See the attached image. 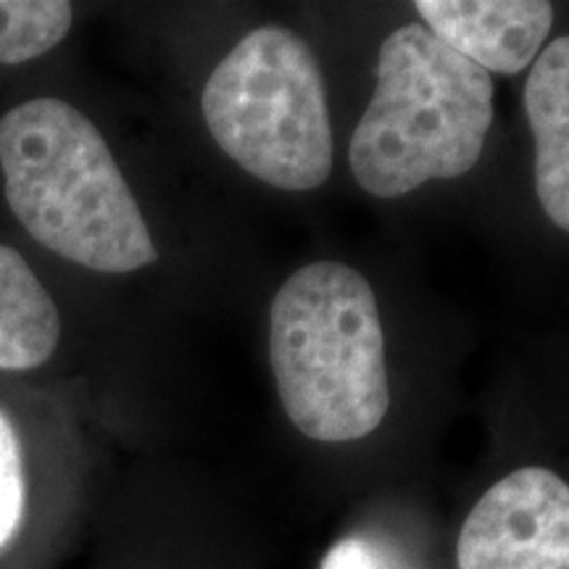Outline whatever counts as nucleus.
Returning <instances> with one entry per match:
<instances>
[{
  "label": "nucleus",
  "mask_w": 569,
  "mask_h": 569,
  "mask_svg": "<svg viewBox=\"0 0 569 569\" xmlns=\"http://www.w3.org/2000/svg\"><path fill=\"white\" fill-rule=\"evenodd\" d=\"M319 569H390L365 538H343L325 553Z\"/></svg>",
  "instance_id": "nucleus-11"
},
{
  "label": "nucleus",
  "mask_w": 569,
  "mask_h": 569,
  "mask_svg": "<svg viewBox=\"0 0 569 569\" xmlns=\"http://www.w3.org/2000/svg\"><path fill=\"white\" fill-rule=\"evenodd\" d=\"M71 3L0 0V67H17L48 53L71 30Z\"/></svg>",
  "instance_id": "nucleus-9"
},
{
  "label": "nucleus",
  "mask_w": 569,
  "mask_h": 569,
  "mask_svg": "<svg viewBox=\"0 0 569 569\" xmlns=\"http://www.w3.org/2000/svg\"><path fill=\"white\" fill-rule=\"evenodd\" d=\"M269 359L284 415L301 436L346 443L375 432L390 407L372 284L340 261H315L280 284Z\"/></svg>",
  "instance_id": "nucleus-2"
},
{
  "label": "nucleus",
  "mask_w": 569,
  "mask_h": 569,
  "mask_svg": "<svg viewBox=\"0 0 569 569\" xmlns=\"http://www.w3.org/2000/svg\"><path fill=\"white\" fill-rule=\"evenodd\" d=\"M493 124L488 71L422 24L390 32L377 88L356 124L348 161L369 196L401 198L427 180H453L478 163Z\"/></svg>",
  "instance_id": "nucleus-3"
},
{
  "label": "nucleus",
  "mask_w": 569,
  "mask_h": 569,
  "mask_svg": "<svg viewBox=\"0 0 569 569\" xmlns=\"http://www.w3.org/2000/svg\"><path fill=\"white\" fill-rule=\"evenodd\" d=\"M0 169L13 217L48 251L106 274L156 261V246L98 127L59 98L0 119Z\"/></svg>",
  "instance_id": "nucleus-1"
},
{
  "label": "nucleus",
  "mask_w": 569,
  "mask_h": 569,
  "mask_svg": "<svg viewBox=\"0 0 569 569\" xmlns=\"http://www.w3.org/2000/svg\"><path fill=\"white\" fill-rule=\"evenodd\" d=\"M457 569H569V482L522 467L490 486L461 525Z\"/></svg>",
  "instance_id": "nucleus-5"
},
{
  "label": "nucleus",
  "mask_w": 569,
  "mask_h": 569,
  "mask_svg": "<svg viewBox=\"0 0 569 569\" xmlns=\"http://www.w3.org/2000/svg\"><path fill=\"white\" fill-rule=\"evenodd\" d=\"M59 340L61 317L48 288L13 248L0 243V369L46 365Z\"/></svg>",
  "instance_id": "nucleus-8"
},
{
  "label": "nucleus",
  "mask_w": 569,
  "mask_h": 569,
  "mask_svg": "<svg viewBox=\"0 0 569 569\" xmlns=\"http://www.w3.org/2000/svg\"><path fill=\"white\" fill-rule=\"evenodd\" d=\"M415 9L422 27L488 74L532 67L553 27L546 0H419Z\"/></svg>",
  "instance_id": "nucleus-6"
},
{
  "label": "nucleus",
  "mask_w": 569,
  "mask_h": 569,
  "mask_svg": "<svg viewBox=\"0 0 569 569\" xmlns=\"http://www.w3.org/2000/svg\"><path fill=\"white\" fill-rule=\"evenodd\" d=\"M27 482L21 446L11 419L0 409V551L9 549L24 525Z\"/></svg>",
  "instance_id": "nucleus-10"
},
{
  "label": "nucleus",
  "mask_w": 569,
  "mask_h": 569,
  "mask_svg": "<svg viewBox=\"0 0 569 569\" xmlns=\"http://www.w3.org/2000/svg\"><path fill=\"white\" fill-rule=\"evenodd\" d=\"M536 142V193L546 217L569 232V34L551 40L525 82Z\"/></svg>",
  "instance_id": "nucleus-7"
},
{
  "label": "nucleus",
  "mask_w": 569,
  "mask_h": 569,
  "mask_svg": "<svg viewBox=\"0 0 569 569\" xmlns=\"http://www.w3.org/2000/svg\"><path fill=\"white\" fill-rule=\"evenodd\" d=\"M201 109L217 146L277 190H315L332 172V124L315 51L284 27L248 32L211 71Z\"/></svg>",
  "instance_id": "nucleus-4"
}]
</instances>
